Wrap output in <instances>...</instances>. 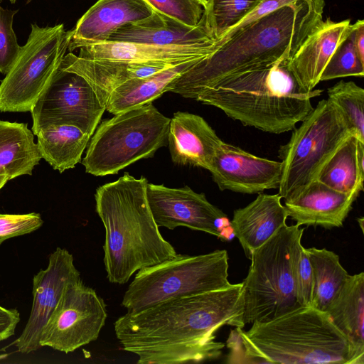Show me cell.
<instances>
[{
    "label": "cell",
    "mask_w": 364,
    "mask_h": 364,
    "mask_svg": "<svg viewBox=\"0 0 364 364\" xmlns=\"http://www.w3.org/2000/svg\"><path fill=\"white\" fill-rule=\"evenodd\" d=\"M215 41L194 45L156 46L129 42L105 41L80 48L78 56L96 60L171 65L204 58L218 48Z\"/></svg>",
    "instance_id": "2e32d148"
},
{
    "label": "cell",
    "mask_w": 364,
    "mask_h": 364,
    "mask_svg": "<svg viewBox=\"0 0 364 364\" xmlns=\"http://www.w3.org/2000/svg\"><path fill=\"white\" fill-rule=\"evenodd\" d=\"M227 343L242 352L232 363L351 364L350 346L326 312L301 306L247 331L236 328Z\"/></svg>",
    "instance_id": "5b68a950"
},
{
    "label": "cell",
    "mask_w": 364,
    "mask_h": 364,
    "mask_svg": "<svg viewBox=\"0 0 364 364\" xmlns=\"http://www.w3.org/2000/svg\"><path fill=\"white\" fill-rule=\"evenodd\" d=\"M304 231L296 224L286 225L253 252L240 294L245 326L269 321L301 306L297 298L294 253Z\"/></svg>",
    "instance_id": "8992f818"
},
{
    "label": "cell",
    "mask_w": 364,
    "mask_h": 364,
    "mask_svg": "<svg viewBox=\"0 0 364 364\" xmlns=\"http://www.w3.org/2000/svg\"><path fill=\"white\" fill-rule=\"evenodd\" d=\"M284 59L228 77L196 98L243 125L279 134L295 128L314 109L311 100L323 90H304Z\"/></svg>",
    "instance_id": "277c9868"
},
{
    "label": "cell",
    "mask_w": 364,
    "mask_h": 364,
    "mask_svg": "<svg viewBox=\"0 0 364 364\" xmlns=\"http://www.w3.org/2000/svg\"><path fill=\"white\" fill-rule=\"evenodd\" d=\"M200 60L187 61L154 75L126 82L109 94L105 104V110L117 114L152 102L168 91V86L173 80Z\"/></svg>",
    "instance_id": "d4e9b609"
},
{
    "label": "cell",
    "mask_w": 364,
    "mask_h": 364,
    "mask_svg": "<svg viewBox=\"0 0 364 364\" xmlns=\"http://www.w3.org/2000/svg\"><path fill=\"white\" fill-rule=\"evenodd\" d=\"M242 283L169 299L127 311L114 323L117 338L139 364H181L216 359L225 344L215 333L229 325L242 328Z\"/></svg>",
    "instance_id": "6da1fadb"
},
{
    "label": "cell",
    "mask_w": 364,
    "mask_h": 364,
    "mask_svg": "<svg viewBox=\"0 0 364 364\" xmlns=\"http://www.w3.org/2000/svg\"><path fill=\"white\" fill-rule=\"evenodd\" d=\"M222 141L201 117L186 112L173 114L169 124L168 144L171 159L178 165L210 170Z\"/></svg>",
    "instance_id": "ffe728a7"
},
{
    "label": "cell",
    "mask_w": 364,
    "mask_h": 364,
    "mask_svg": "<svg viewBox=\"0 0 364 364\" xmlns=\"http://www.w3.org/2000/svg\"><path fill=\"white\" fill-rule=\"evenodd\" d=\"M352 134L364 142V90L353 81L341 80L327 90Z\"/></svg>",
    "instance_id": "f546056e"
},
{
    "label": "cell",
    "mask_w": 364,
    "mask_h": 364,
    "mask_svg": "<svg viewBox=\"0 0 364 364\" xmlns=\"http://www.w3.org/2000/svg\"><path fill=\"white\" fill-rule=\"evenodd\" d=\"M18 10L0 6V73L6 74L15 63L21 46L13 29V21Z\"/></svg>",
    "instance_id": "836d02e7"
},
{
    "label": "cell",
    "mask_w": 364,
    "mask_h": 364,
    "mask_svg": "<svg viewBox=\"0 0 364 364\" xmlns=\"http://www.w3.org/2000/svg\"><path fill=\"white\" fill-rule=\"evenodd\" d=\"M277 194L258 193L257 198L244 208L234 210L231 228L247 258L286 225L287 208Z\"/></svg>",
    "instance_id": "44dd1931"
},
{
    "label": "cell",
    "mask_w": 364,
    "mask_h": 364,
    "mask_svg": "<svg viewBox=\"0 0 364 364\" xmlns=\"http://www.w3.org/2000/svg\"><path fill=\"white\" fill-rule=\"evenodd\" d=\"M36 136L41 158L60 173L74 168L81 161L91 137L68 124L50 125L41 129Z\"/></svg>",
    "instance_id": "83f0119b"
},
{
    "label": "cell",
    "mask_w": 364,
    "mask_h": 364,
    "mask_svg": "<svg viewBox=\"0 0 364 364\" xmlns=\"http://www.w3.org/2000/svg\"><path fill=\"white\" fill-rule=\"evenodd\" d=\"M154 11L173 18L188 26L200 22L205 9L198 0H144Z\"/></svg>",
    "instance_id": "d6a6232c"
},
{
    "label": "cell",
    "mask_w": 364,
    "mask_h": 364,
    "mask_svg": "<svg viewBox=\"0 0 364 364\" xmlns=\"http://www.w3.org/2000/svg\"><path fill=\"white\" fill-rule=\"evenodd\" d=\"M348 341L351 364L364 363V273L350 275L326 311Z\"/></svg>",
    "instance_id": "cb8c5ba5"
},
{
    "label": "cell",
    "mask_w": 364,
    "mask_h": 364,
    "mask_svg": "<svg viewBox=\"0 0 364 364\" xmlns=\"http://www.w3.org/2000/svg\"><path fill=\"white\" fill-rule=\"evenodd\" d=\"M9 181L6 176H0V189L6 183Z\"/></svg>",
    "instance_id": "ab89813d"
},
{
    "label": "cell",
    "mask_w": 364,
    "mask_h": 364,
    "mask_svg": "<svg viewBox=\"0 0 364 364\" xmlns=\"http://www.w3.org/2000/svg\"><path fill=\"white\" fill-rule=\"evenodd\" d=\"M147 183L144 176L124 173L96 190V212L105 230L103 262L111 283L124 284L139 269L177 254L154 219Z\"/></svg>",
    "instance_id": "3957f363"
},
{
    "label": "cell",
    "mask_w": 364,
    "mask_h": 364,
    "mask_svg": "<svg viewBox=\"0 0 364 364\" xmlns=\"http://www.w3.org/2000/svg\"><path fill=\"white\" fill-rule=\"evenodd\" d=\"M31 1H32V0H28V1H27V4H28V3H29V2H31Z\"/></svg>",
    "instance_id": "ee69618b"
},
{
    "label": "cell",
    "mask_w": 364,
    "mask_h": 364,
    "mask_svg": "<svg viewBox=\"0 0 364 364\" xmlns=\"http://www.w3.org/2000/svg\"><path fill=\"white\" fill-rule=\"evenodd\" d=\"M204 7V9L207 8L210 0H198Z\"/></svg>",
    "instance_id": "60d3db41"
},
{
    "label": "cell",
    "mask_w": 364,
    "mask_h": 364,
    "mask_svg": "<svg viewBox=\"0 0 364 364\" xmlns=\"http://www.w3.org/2000/svg\"><path fill=\"white\" fill-rule=\"evenodd\" d=\"M11 3H15L16 0H9Z\"/></svg>",
    "instance_id": "7bdbcfd3"
},
{
    "label": "cell",
    "mask_w": 364,
    "mask_h": 364,
    "mask_svg": "<svg viewBox=\"0 0 364 364\" xmlns=\"http://www.w3.org/2000/svg\"><path fill=\"white\" fill-rule=\"evenodd\" d=\"M108 41L176 46L205 43L215 39L206 27L204 14L199 24L191 27L154 11L147 18L121 26Z\"/></svg>",
    "instance_id": "7402d4cb"
},
{
    "label": "cell",
    "mask_w": 364,
    "mask_h": 364,
    "mask_svg": "<svg viewBox=\"0 0 364 364\" xmlns=\"http://www.w3.org/2000/svg\"><path fill=\"white\" fill-rule=\"evenodd\" d=\"M358 223H360V228H361L362 231H363V218L362 217L360 218H358Z\"/></svg>",
    "instance_id": "b9f144b4"
},
{
    "label": "cell",
    "mask_w": 364,
    "mask_h": 364,
    "mask_svg": "<svg viewBox=\"0 0 364 364\" xmlns=\"http://www.w3.org/2000/svg\"><path fill=\"white\" fill-rule=\"evenodd\" d=\"M105 107L92 87L80 75L60 68L33 105L34 135L50 125H73L90 136Z\"/></svg>",
    "instance_id": "7c38bea8"
},
{
    "label": "cell",
    "mask_w": 364,
    "mask_h": 364,
    "mask_svg": "<svg viewBox=\"0 0 364 364\" xmlns=\"http://www.w3.org/2000/svg\"><path fill=\"white\" fill-rule=\"evenodd\" d=\"M43 223L41 215L36 213H0V245L11 237L28 234L38 230Z\"/></svg>",
    "instance_id": "d590c367"
},
{
    "label": "cell",
    "mask_w": 364,
    "mask_h": 364,
    "mask_svg": "<svg viewBox=\"0 0 364 364\" xmlns=\"http://www.w3.org/2000/svg\"><path fill=\"white\" fill-rule=\"evenodd\" d=\"M173 66L176 65L89 60L70 52L64 56L60 69L85 79L105 107L109 94L116 87L130 80L148 77Z\"/></svg>",
    "instance_id": "603a6c76"
},
{
    "label": "cell",
    "mask_w": 364,
    "mask_h": 364,
    "mask_svg": "<svg viewBox=\"0 0 364 364\" xmlns=\"http://www.w3.org/2000/svg\"><path fill=\"white\" fill-rule=\"evenodd\" d=\"M81 279L68 250L60 247L50 255L46 269L33 279V304L26 325L12 345L21 353L36 351L41 346L40 338L48 320L55 310L65 287Z\"/></svg>",
    "instance_id": "5bb4252c"
},
{
    "label": "cell",
    "mask_w": 364,
    "mask_h": 364,
    "mask_svg": "<svg viewBox=\"0 0 364 364\" xmlns=\"http://www.w3.org/2000/svg\"><path fill=\"white\" fill-rule=\"evenodd\" d=\"M297 1L299 0H263L259 5L247 15L241 21L231 28L220 39L216 40L215 46L218 49L220 46H221L237 31L245 28L252 22L279 9V7Z\"/></svg>",
    "instance_id": "8d00e7d4"
},
{
    "label": "cell",
    "mask_w": 364,
    "mask_h": 364,
    "mask_svg": "<svg viewBox=\"0 0 364 364\" xmlns=\"http://www.w3.org/2000/svg\"><path fill=\"white\" fill-rule=\"evenodd\" d=\"M294 128L289 141L279 149L282 171L279 195L289 199L316 180L323 166L350 134L337 107L327 98Z\"/></svg>",
    "instance_id": "9c48e42d"
},
{
    "label": "cell",
    "mask_w": 364,
    "mask_h": 364,
    "mask_svg": "<svg viewBox=\"0 0 364 364\" xmlns=\"http://www.w3.org/2000/svg\"><path fill=\"white\" fill-rule=\"evenodd\" d=\"M41 159L27 123L0 120V176L31 175Z\"/></svg>",
    "instance_id": "484cf974"
},
{
    "label": "cell",
    "mask_w": 364,
    "mask_h": 364,
    "mask_svg": "<svg viewBox=\"0 0 364 364\" xmlns=\"http://www.w3.org/2000/svg\"><path fill=\"white\" fill-rule=\"evenodd\" d=\"M348 36L338 45L320 77L326 81L350 76L363 77L364 63L360 61L354 46V24Z\"/></svg>",
    "instance_id": "1f68e13d"
},
{
    "label": "cell",
    "mask_w": 364,
    "mask_h": 364,
    "mask_svg": "<svg viewBox=\"0 0 364 364\" xmlns=\"http://www.w3.org/2000/svg\"><path fill=\"white\" fill-rule=\"evenodd\" d=\"M359 195L336 191L316 179L295 196L284 200V206L299 226L331 229L343 226Z\"/></svg>",
    "instance_id": "ac0fdd59"
},
{
    "label": "cell",
    "mask_w": 364,
    "mask_h": 364,
    "mask_svg": "<svg viewBox=\"0 0 364 364\" xmlns=\"http://www.w3.org/2000/svg\"><path fill=\"white\" fill-rule=\"evenodd\" d=\"M20 321V314L16 309H7L0 305V342L15 333Z\"/></svg>",
    "instance_id": "74e56055"
},
{
    "label": "cell",
    "mask_w": 364,
    "mask_h": 364,
    "mask_svg": "<svg viewBox=\"0 0 364 364\" xmlns=\"http://www.w3.org/2000/svg\"><path fill=\"white\" fill-rule=\"evenodd\" d=\"M154 9L144 0H98L72 30L70 52L88 43L107 41L121 26L151 16Z\"/></svg>",
    "instance_id": "e0dca14e"
},
{
    "label": "cell",
    "mask_w": 364,
    "mask_h": 364,
    "mask_svg": "<svg viewBox=\"0 0 364 364\" xmlns=\"http://www.w3.org/2000/svg\"><path fill=\"white\" fill-rule=\"evenodd\" d=\"M324 6V0H299L262 16L173 80L168 91L196 100L228 77L290 60L323 21Z\"/></svg>",
    "instance_id": "7a4b0ae2"
},
{
    "label": "cell",
    "mask_w": 364,
    "mask_h": 364,
    "mask_svg": "<svg viewBox=\"0 0 364 364\" xmlns=\"http://www.w3.org/2000/svg\"><path fill=\"white\" fill-rule=\"evenodd\" d=\"M294 271L298 301L301 306L311 304L313 274L308 255L299 240L294 247Z\"/></svg>",
    "instance_id": "e575fe53"
},
{
    "label": "cell",
    "mask_w": 364,
    "mask_h": 364,
    "mask_svg": "<svg viewBox=\"0 0 364 364\" xmlns=\"http://www.w3.org/2000/svg\"><path fill=\"white\" fill-rule=\"evenodd\" d=\"M107 316L106 304L82 279L68 283L43 328L40 345L68 353L97 339Z\"/></svg>",
    "instance_id": "8fae6325"
},
{
    "label": "cell",
    "mask_w": 364,
    "mask_h": 364,
    "mask_svg": "<svg viewBox=\"0 0 364 364\" xmlns=\"http://www.w3.org/2000/svg\"><path fill=\"white\" fill-rule=\"evenodd\" d=\"M354 24V46L360 61L364 63V21L358 20Z\"/></svg>",
    "instance_id": "f35d334b"
},
{
    "label": "cell",
    "mask_w": 364,
    "mask_h": 364,
    "mask_svg": "<svg viewBox=\"0 0 364 364\" xmlns=\"http://www.w3.org/2000/svg\"><path fill=\"white\" fill-rule=\"evenodd\" d=\"M263 0H210L205 9V25L210 35L220 39L253 11Z\"/></svg>",
    "instance_id": "4dcf8cb0"
},
{
    "label": "cell",
    "mask_w": 364,
    "mask_h": 364,
    "mask_svg": "<svg viewBox=\"0 0 364 364\" xmlns=\"http://www.w3.org/2000/svg\"><path fill=\"white\" fill-rule=\"evenodd\" d=\"M225 250L199 255H178L137 271L122 306L137 311L169 299L232 286Z\"/></svg>",
    "instance_id": "ba28073f"
},
{
    "label": "cell",
    "mask_w": 364,
    "mask_h": 364,
    "mask_svg": "<svg viewBox=\"0 0 364 364\" xmlns=\"http://www.w3.org/2000/svg\"><path fill=\"white\" fill-rule=\"evenodd\" d=\"M146 197L159 228L173 230L183 226L225 241L235 237L227 215L211 204L204 193L187 186L173 188L148 183Z\"/></svg>",
    "instance_id": "4fadbf2b"
},
{
    "label": "cell",
    "mask_w": 364,
    "mask_h": 364,
    "mask_svg": "<svg viewBox=\"0 0 364 364\" xmlns=\"http://www.w3.org/2000/svg\"><path fill=\"white\" fill-rule=\"evenodd\" d=\"M316 179L336 191L360 194L363 191L364 142L350 134L323 166Z\"/></svg>",
    "instance_id": "4316f807"
},
{
    "label": "cell",
    "mask_w": 364,
    "mask_h": 364,
    "mask_svg": "<svg viewBox=\"0 0 364 364\" xmlns=\"http://www.w3.org/2000/svg\"><path fill=\"white\" fill-rule=\"evenodd\" d=\"M313 274L311 306L326 311L350 277L340 263L339 257L326 248L306 249Z\"/></svg>",
    "instance_id": "f1b7e54d"
},
{
    "label": "cell",
    "mask_w": 364,
    "mask_h": 364,
    "mask_svg": "<svg viewBox=\"0 0 364 364\" xmlns=\"http://www.w3.org/2000/svg\"><path fill=\"white\" fill-rule=\"evenodd\" d=\"M209 171L221 191L255 194L279 188L282 164L223 141Z\"/></svg>",
    "instance_id": "9a60e30c"
},
{
    "label": "cell",
    "mask_w": 364,
    "mask_h": 364,
    "mask_svg": "<svg viewBox=\"0 0 364 364\" xmlns=\"http://www.w3.org/2000/svg\"><path fill=\"white\" fill-rule=\"evenodd\" d=\"M171 119L152 104L114 114L101 122L90 139L82 164L88 173H117L130 164L153 157L168 144Z\"/></svg>",
    "instance_id": "52a82bcc"
},
{
    "label": "cell",
    "mask_w": 364,
    "mask_h": 364,
    "mask_svg": "<svg viewBox=\"0 0 364 364\" xmlns=\"http://www.w3.org/2000/svg\"><path fill=\"white\" fill-rule=\"evenodd\" d=\"M352 28L350 19L335 22L328 18L306 38L288 61L290 70L304 90L311 91L320 82L328 60Z\"/></svg>",
    "instance_id": "d6986e66"
},
{
    "label": "cell",
    "mask_w": 364,
    "mask_h": 364,
    "mask_svg": "<svg viewBox=\"0 0 364 364\" xmlns=\"http://www.w3.org/2000/svg\"><path fill=\"white\" fill-rule=\"evenodd\" d=\"M72 38L63 23L31 24L26 44L0 84V112H30L61 66Z\"/></svg>",
    "instance_id": "30bf717a"
}]
</instances>
